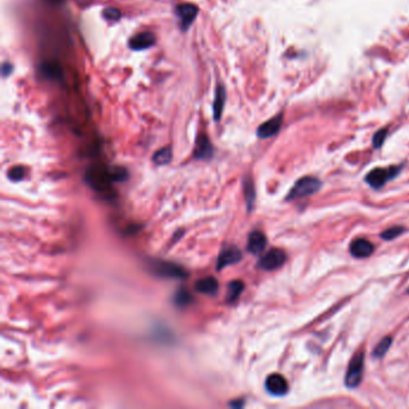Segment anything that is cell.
<instances>
[{
    "mask_svg": "<svg viewBox=\"0 0 409 409\" xmlns=\"http://www.w3.org/2000/svg\"><path fill=\"white\" fill-rule=\"evenodd\" d=\"M104 16L106 19L112 20V22H116V20H119L120 17H122V13L118 8L114 7H108L104 10Z\"/></svg>",
    "mask_w": 409,
    "mask_h": 409,
    "instance_id": "7402d4cb",
    "label": "cell"
},
{
    "mask_svg": "<svg viewBox=\"0 0 409 409\" xmlns=\"http://www.w3.org/2000/svg\"><path fill=\"white\" fill-rule=\"evenodd\" d=\"M245 192H246V201L249 207H252V203L255 201V190L251 180H247L245 184Z\"/></svg>",
    "mask_w": 409,
    "mask_h": 409,
    "instance_id": "603a6c76",
    "label": "cell"
},
{
    "mask_svg": "<svg viewBox=\"0 0 409 409\" xmlns=\"http://www.w3.org/2000/svg\"><path fill=\"white\" fill-rule=\"evenodd\" d=\"M196 289L198 290L199 293L208 294V295H214V294H216L217 289H219V282H217L216 278L209 276V277H204L197 282Z\"/></svg>",
    "mask_w": 409,
    "mask_h": 409,
    "instance_id": "5bb4252c",
    "label": "cell"
},
{
    "mask_svg": "<svg viewBox=\"0 0 409 409\" xmlns=\"http://www.w3.org/2000/svg\"><path fill=\"white\" fill-rule=\"evenodd\" d=\"M155 43V36L154 34L150 31H144V33H139L131 37L129 46L130 48L135 49V51H142V49H146L151 47Z\"/></svg>",
    "mask_w": 409,
    "mask_h": 409,
    "instance_id": "30bf717a",
    "label": "cell"
},
{
    "mask_svg": "<svg viewBox=\"0 0 409 409\" xmlns=\"http://www.w3.org/2000/svg\"><path fill=\"white\" fill-rule=\"evenodd\" d=\"M225 102H226V91L225 88L222 85H219L216 89V93H215V100L213 104V113H214V119L220 120L222 117L223 113V107H225Z\"/></svg>",
    "mask_w": 409,
    "mask_h": 409,
    "instance_id": "4fadbf2b",
    "label": "cell"
},
{
    "mask_svg": "<svg viewBox=\"0 0 409 409\" xmlns=\"http://www.w3.org/2000/svg\"><path fill=\"white\" fill-rule=\"evenodd\" d=\"M170 160H172V150H170V148L160 149L158 151L155 152L154 157H152V161L156 164H158V166L169 163Z\"/></svg>",
    "mask_w": 409,
    "mask_h": 409,
    "instance_id": "d6986e66",
    "label": "cell"
},
{
    "mask_svg": "<svg viewBox=\"0 0 409 409\" xmlns=\"http://www.w3.org/2000/svg\"><path fill=\"white\" fill-rule=\"evenodd\" d=\"M25 174V169L23 167H13L12 169L8 172V178L13 181H18L20 179H23V176Z\"/></svg>",
    "mask_w": 409,
    "mask_h": 409,
    "instance_id": "cb8c5ba5",
    "label": "cell"
},
{
    "mask_svg": "<svg viewBox=\"0 0 409 409\" xmlns=\"http://www.w3.org/2000/svg\"><path fill=\"white\" fill-rule=\"evenodd\" d=\"M407 293H408V294H409V289H408V290H407Z\"/></svg>",
    "mask_w": 409,
    "mask_h": 409,
    "instance_id": "4316f807",
    "label": "cell"
},
{
    "mask_svg": "<svg viewBox=\"0 0 409 409\" xmlns=\"http://www.w3.org/2000/svg\"><path fill=\"white\" fill-rule=\"evenodd\" d=\"M402 166H393L389 168H375L365 176V181L373 188L383 187L388 181L399 174Z\"/></svg>",
    "mask_w": 409,
    "mask_h": 409,
    "instance_id": "3957f363",
    "label": "cell"
},
{
    "mask_svg": "<svg viewBox=\"0 0 409 409\" xmlns=\"http://www.w3.org/2000/svg\"><path fill=\"white\" fill-rule=\"evenodd\" d=\"M282 122H283V116H282V114H277L276 117H273L270 120H268V122L262 124L257 130V136L260 138H263V139L275 136V135L279 131V129H281Z\"/></svg>",
    "mask_w": 409,
    "mask_h": 409,
    "instance_id": "52a82bcc",
    "label": "cell"
},
{
    "mask_svg": "<svg viewBox=\"0 0 409 409\" xmlns=\"http://www.w3.org/2000/svg\"><path fill=\"white\" fill-rule=\"evenodd\" d=\"M266 388L268 393L273 396H283L288 393L289 385L283 376L278 375V373H273L267 378Z\"/></svg>",
    "mask_w": 409,
    "mask_h": 409,
    "instance_id": "8992f818",
    "label": "cell"
},
{
    "mask_svg": "<svg viewBox=\"0 0 409 409\" xmlns=\"http://www.w3.org/2000/svg\"><path fill=\"white\" fill-rule=\"evenodd\" d=\"M11 72H12V65H11L10 63L2 64V76H4V77H7Z\"/></svg>",
    "mask_w": 409,
    "mask_h": 409,
    "instance_id": "484cf974",
    "label": "cell"
},
{
    "mask_svg": "<svg viewBox=\"0 0 409 409\" xmlns=\"http://www.w3.org/2000/svg\"><path fill=\"white\" fill-rule=\"evenodd\" d=\"M320 186H322V182L314 176L300 178L290 188L289 193L287 195V201H293V199L304 198V197L313 195V193L318 192Z\"/></svg>",
    "mask_w": 409,
    "mask_h": 409,
    "instance_id": "6da1fadb",
    "label": "cell"
},
{
    "mask_svg": "<svg viewBox=\"0 0 409 409\" xmlns=\"http://www.w3.org/2000/svg\"><path fill=\"white\" fill-rule=\"evenodd\" d=\"M267 238L262 232L255 231L249 235V240H247V250L251 252L252 255H260L263 252V250L267 246Z\"/></svg>",
    "mask_w": 409,
    "mask_h": 409,
    "instance_id": "7c38bea8",
    "label": "cell"
},
{
    "mask_svg": "<svg viewBox=\"0 0 409 409\" xmlns=\"http://www.w3.org/2000/svg\"><path fill=\"white\" fill-rule=\"evenodd\" d=\"M405 231L406 229L403 227H397V226H395V227L388 228L387 231H384L383 233L381 234V237L383 238L384 240H394L396 239L397 237H400L402 233H405Z\"/></svg>",
    "mask_w": 409,
    "mask_h": 409,
    "instance_id": "ffe728a7",
    "label": "cell"
},
{
    "mask_svg": "<svg viewBox=\"0 0 409 409\" xmlns=\"http://www.w3.org/2000/svg\"><path fill=\"white\" fill-rule=\"evenodd\" d=\"M244 289V283L241 281H233L228 284L227 290V301L233 302L240 296Z\"/></svg>",
    "mask_w": 409,
    "mask_h": 409,
    "instance_id": "e0dca14e",
    "label": "cell"
},
{
    "mask_svg": "<svg viewBox=\"0 0 409 409\" xmlns=\"http://www.w3.org/2000/svg\"><path fill=\"white\" fill-rule=\"evenodd\" d=\"M349 251H351L353 257L366 258L373 254L375 246L366 239H355L349 246Z\"/></svg>",
    "mask_w": 409,
    "mask_h": 409,
    "instance_id": "ba28073f",
    "label": "cell"
},
{
    "mask_svg": "<svg viewBox=\"0 0 409 409\" xmlns=\"http://www.w3.org/2000/svg\"><path fill=\"white\" fill-rule=\"evenodd\" d=\"M391 343H393V337L387 336L384 337L383 340L381 341L376 346L375 351H373V357L375 358H383L387 352L389 351V348L391 347Z\"/></svg>",
    "mask_w": 409,
    "mask_h": 409,
    "instance_id": "ac0fdd59",
    "label": "cell"
},
{
    "mask_svg": "<svg viewBox=\"0 0 409 409\" xmlns=\"http://www.w3.org/2000/svg\"><path fill=\"white\" fill-rule=\"evenodd\" d=\"M196 157L198 158H209L213 155V146L205 136L199 137L196 146Z\"/></svg>",
    "mask_w": 409,
    "mask_h": 409,
    "instance_id": "2e32d148",
    "label": "cell"
},
{
    "mask_svg": "<svg viewBox=\"0 0 409 409\" xmlns=\"http://www.w3.org/2000/svg\"><path fill=\"white\" fill-rule=\"evenodd\" d=\"M241 260V252L237 247L231 246L228 249L223 250L217 261V269L221 270L223 268L238 263Z\"/></svg>",
    "mask_w": 409,
    "mask_h": 409,
    "instance_id": "8fae6325",
    "label": "cell"
},
{
    "mask_svg": "<svg viewBox=\"0 0 409 409\" xmlns=\"http://www.w3.org/2000/svg\"><path fill=\"white\" fill-rule=\"evenodd\" d=\"M287 261L286 252L279 249L270 250L258 262V266L264 270H275L283 266Z\"/></svg>",
    "mask_w": 409,
    "mask_h": 409,
    "instance_id": "277c9868",
    "label": "cell"
},
{
    "mask_svg": "<svg viewBox=\"0 0 409 409\" xmlns=\"http://www.w3.org/2000/svg\"><path fill=\"white\" fill-rule=\"evenodd\" d=\"M88 178H89V181L96 188H102L107 186L108 181H110L111 179H113V175H111L110 173L107 172H102V170L100 169H94L88 174Z\"/></svg>",
    "mask_w": 409,
    "mask_h": 409,
    "instance_id": "9a60e30c",
    "label": "cell"
},
{
    "mask_svg": "<svg viewBox=\"0 0 409 409\" xmlns=\"http://www.w3.org/2000/svg\"><path fill=\"white\" fill-rule=\"evenodd\" d=\"M152 269L156 273L164 276V277H182V276H185L184 270L180 267L174 266L172 263H167V262L152 264Z\"/></svg>",
    "mask_w": 409,
    "mask_h": 409,
    "instance_id": "9c48e42d",
    "label": "cell"
},
{
    "mask_svg": "<svg viewBox=\"0 0 409 409\" xmlns=\"http://www.w3.org/2000/svg\"><path fill=\"white\" fill-rule=\"evenodd\" d=\"M365 354L363 351H359L349 363L348 370L346 375V385L349 389H355L361 383L364 375Z\"/></svg>",
    "mask_w": 409,
    "mask_h": 409,
    "instance_id": "7a4b0ae2",
    "label": "cell"
},
{
    "mask_svg": "<svg viewBox=\"0 0 409 409\" xmlns=\"http://www.w3.org/2000/svg\"><path fill=\"white\" fill-rule=\"evenodd\" d=\"M175 12L179 20H180L181 29L182 30H187L193 23V20L196 19L197 14H198V7L193 4L185 2V4H180L179 6H176Z\"/></svg>",
    "mask_w": 409,
    "mask_h": 409,
    "instance_id": "5b68a950",
    "label": "cell"
},
{
    "mask_svg": "<svg viewBox=\"0 0 409 409\" xmlns=\"http://www.w3.org/2000/svg\"><path fill=\"white\" fill-rule=\"evenodd\" d=\"M190 300H191L190 294H188V292H186L185 289L179 290L175 296V301L178 305H186L187 302H190Z\"/></svg>",
    "mask_w": 409,
    "mask_h": 409,
    "instance_id": "d4e9b609",
    "label": "cell"
},
{
    "mask_svg": "<svg viewBox=\"0 0 409 409\" xmlns=\"http://www.w3.org/2000/svg\"><path fill=\"white\" fill-rule=\"evenodd\" d=\"M388 136V130L387 129H382V130L377 131L375 134V136H373V139H372V144H373V148L375 149H378L381 148L382 145H383L385 138Z\"/></svg>",
    "mask_w": 409,
    "mask_h": 409,
    "instance_id": "44dd1931",
    "label": "cell"
}]
</instances>
